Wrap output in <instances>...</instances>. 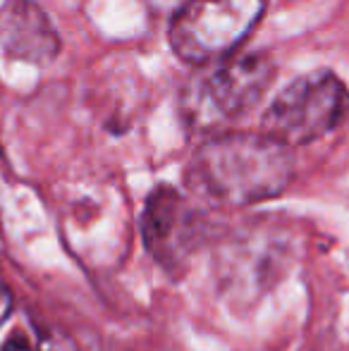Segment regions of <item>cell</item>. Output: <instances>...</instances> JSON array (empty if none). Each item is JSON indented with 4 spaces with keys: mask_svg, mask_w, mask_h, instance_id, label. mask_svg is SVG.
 <instances>
[{
    "mask_svg": "<svg viewBox=\"0 0 349 351\" xmlns=\"http://www.w3.org/2000/svg\"><path fill=\"white\" fill-rule=\"evenodd\" d=\"M294 177L292 151L263 132H223L206 139L184 172L189 191L223 208L275 199Z\"/></svg>",
    "mask_w": 349,
    "mask_h": 351,
    "instance_id": "6da1fadb",
    "label": "cell"
},
{
    "mask_svg": "<svg viewBox=\"0 0 349 351\" xmlns=\"http://www.w3.org/2000/svg\"><path fill=\"white\" fill-rule=\"evenodd\" d=\"M273 60L265 53H242L194 74L182 88V120L199 134H223L263 98L273 82Z\"/></svg>",
    "mask_w": 349,
    "mask_h": 351,
    "instance_id": "7a4b0ae2",
    "label": "cell"
},
{
    "mask_svg": "<svg viewBox=\"0 0 349 351\" xmlns=\"http://www.w3.org/2000/svg\"><path fill=\"white\" fill-rule=\"evenodd\" d=\"M349 112V88L330 70L297 77L263 112L261 132L287 148L306 146L333 132Z\"/></svg>",
    "mask_w": 349,
    "mask_h": 351,
    "instance_id": "3957f363",
    "label": "cell"
},
{
    "mask_svg": "<svg viewBox=\"0 0 349 351\" xmlns=\"http://www.w3.org/2000/svg\"><path fill=\"white\" fill-rule=\"evenodd\" d=\"M265 0H184L170 22V46L189 65L230 58L263 17Z\"/></svg>",
    "mask_w": 349,
    "mask_h": 351,
    "instance_id": "277c9868",
    "label": "cell"
},
{
    "mask_svg": "<svg viewBox=\"0 0 349 351\" xmlns=\"http://www.w3.org/2000/svg\"><path fill=\"white\" fill-rule=\"evenodd\" d=\"M141 237L154 261L175 275L199 246L204 237V220L184 194L170 184H160L146 199Z\"/></svg>",
    "mask_w": 349,
    "mask_h": 351,
    "instance_id": "5b68a950",
    "label": "cell"
},
{
    "mask_svg": "<svg viewBox=\"0 0 349 351\" xmlns=\"http://www.w3.org/2000/svg\"><path fill=\"white\" fill-rule=\"evenodd\" d=\"M0 46L22 62L48 65L60 53V36L51 17L34 0H3Z\"/></svg>",
    "mask_w": 349,
    "mask_h": 351,
    "instance_id": "8992f818",
    "label": "cell"
},
{
    "mask_svg": "<svg viewBox=\"0 0 349 351\" xmlns=\"http://www.w3.org/2000/svg\"><path fill=\"white\" fill-rule=\"evenodd\" d=\"M36 351H80V349H77V344L62 330H46L38 337Z\"/></svg>",
    "mask_w": 349,
    "mask_h": 351,
    "instance_id": "52a82bcc",
    "label": "cell"
},
{
    "mask_svg": "<svg viewBox=\"0 0 349 351\" xmlns=\"http://www.w3.org/2000/svg\"><path fill=\"white\" fill-rule=\"evenodd\" d=\"M3 351H36V347H34L32 342H29V337L24 332H12L8 339H5L3 344Z\"/></svg>",
    "mask_w": 349,
    "mask_h": 351,
    "instance_id": "ba28073f",
    "label": "cell"
},
{
    "mask_svg": "<svg viewBox=\"0 0 349 351\" xmlns=\"http://www.w3.org/2000/svg\"><path fill=\"white\" fill-rule=\"evenodd\" d=\"M10 311H12V291L5 285V280L0 278V325L10 318Z\"/></svg>",
    "mask_w": 349,
    "mask_h": 351,
    "instance_id": "9c48e42d",
    "label": "cell"
}]
</instances>
